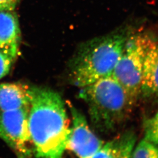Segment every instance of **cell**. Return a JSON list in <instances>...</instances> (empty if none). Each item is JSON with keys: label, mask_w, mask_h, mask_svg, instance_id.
<instances>
[{"label": "cell", "mask_w": 158, "mask_h": 158, "mask_svg": "<svg viewBox=\"0 0 158 158\" xmlns=\"http://www.w3.org/2000/svg\"><path fill=\"white\" fill-rule=\"evenodd\" d=\"M28 129L36 158H62L71 132L65 104L58 93L33 86Z\"/></svg>", "instance_id": "1"}, {"label": "cell", "mask_w": 158, "mask_h": 158, "mask_svg": "<svg viewBox=\"0 0 158 158\" xmlns=\"http://www.w3.org/2000/svg\"><path fill=\"white\" fill-rule=\"evenodd\" d=\"M127 36L115 32L81 46L70 63V76L74 85L82 88L112 75Z\"/></svg>", "instance_id": "2"}, {"label": "cell", "mask_w": 158, "mask_h": 158, "mask_svg": "<svg viewBox=\"0 0 158 158\" xmlns=\"http://www.w3.org/2000/svg\"><path fill=\"white\" fill-rule=\"evenodd\" d=\"M79 97L87 106L93 126L102 133L115 130L134 107L123 87L112 75L81 88Z\"/></svg>", "instance_id": "3"}, {"label": "cell", "mask_w": 158, "mask_h": 158, "mask_svg": "<svg viewBox=\"0 0 158 158\" xmlns=\"http://www.w3.org/2000/svg\"><path fill=\"white\" fill-rule=\"evenodd\" d=\"M152 39L142 34L128 35L112 74L124 89L133 106L141 95L143 62Z\"/></svg>", "instance_id": "4"}, {"label": "cell", "mask_w": 158, "mask_h": 158, "mask_svg": "<svg viewBox=\"0 0 158 158\" xmlns=\"http://www.w3.org/2000/svg\"><path fill=\"white\" fill-rule=\"evenodd\" d=\"M29 107L0 110V138L14 151L18 158H32L34 156L28 129Z\"/></svg>", "instance_id": "5"}, {"label": "cell", "mask_w": 158, "mask_h": 158, "mask_svg": "<svg viewBox=\"0 0 158 158\" xmlns=\"http://www.w3.org/2000/svg\"><path fill=\"white\" fill-rule=\"evenodd\" d=\"M71 132L63 156L72 158H91L104 142L91 130L85 116L72 105Z\"/></svg>", "instance_id": "6"}, {"label": "cell", "mask_w": 158, "mask_h": 158, "mask_svg": "<svg viewBox=\"0 0 158 158\" xmlns=\"http://www.w3.org/2000/svg\"><path fill=\"white\" fill-rule=\"evenodd\" d=\"M33 86L21 83L0 84V110L11 111L30 107Z\"/></svg>", "instance_id": "7"}, {"label": "cell", "mask_w": 158, "mask_h": 158, "mask_svg": "<svg viewBox=\"0 0 158 158\" xmlns=\"http://www.w3.org/2000/svg\"><path fill=\"white\" fill-rule=\"evenodd\" d=\"M141 95L158 98V42L152 39L144 59Z\"/></svg>", "instance_id": "8"}, {"label": "cell", "mask_w": 158, "mask_h": 158, "mask_svg": "<svg viewBox=\"0 0 158 158\" xmlns=\"http://www.w3.org/2000/svg\"><path fill=\"white\" fill-rule=\"evenodd\" d=\"M136 141L135 134L127 131L103 143L91 158H130Z\"/></svg>", "instance_id": "9"}, {"label": "cell", "mask_w": 158, "mask_h": 158, "mask_svg": "<svg viewBox=\"0 0 158 158\" xmlns=\"http://www.w3.org/2000/svg\"><path fill=\"white\" fill-rule=\"evenodd\" d=\"M20 38L17 15L13 11L0 10V45L19 47Z\"/></svg>", "instance_id": "10"}, {"label": "cell", "mask_w": 158, "mask_h": 158, "mask_svg": "<svg viewBox=\"0 0 158 158\" xmlns=\"http://www.w3.org/2000/svg\"><path fill=\"white\" fill-rule=\"evenodd\" d=\"M18 46L0 45V79L9 73L18 51Z\"/></svg>", "instance_id": "11"}, {"label": "cell", "mask_w": 158, "mask_h": 158, "mask_svg": "<svg viewBox=\"0 0 158 158\" xmlns=\"http://www.w3.org/2000/svg\"><path fill=\"white\" fill-rule=\"evenodd\" d=\"M130 158H158V148L144 138L134 147Z\"/></svg>", "instance_id": "12"}, {"label": "cell", "mask_w": 158, "mask_h": 158, "mask_svg": "<svg viewBox=\"0 0 158 158\" xmlns=\"http://www.w3.org/2000/svg\"><path fill=\"white\" fill-rule=\"evenodd\" d=\"M145 139L154 144H158V111L144 123Z\"/></svg>", "instance_id": "13"}, {"label": "cell", "mask_w": 158, "mask_h": 158, "mask_svg": "<svg viewBox=\"0 0 158 158\" xmlns=\"http://www.w3.org/2000/svg\"><path fill=\"white\" fill-rule=\"evenodd\" d=\"M20 0H0V10L14 11Z\"/></svg>", "instance_id": "14"}]
</instances>
